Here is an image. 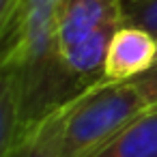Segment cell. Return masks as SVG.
Segmentation results:
<instances>
[{
  "instance_id": "obj_4",
  "label": "cell",
  "mask_w": 157,
  "mask_h": 157,
  "mask_svg": "<svg viewBox=\"0 0 157 157\" xmlns=\"http://www.w3.org/2000/svg\"><path fill=\"white\" fill-rule=\"evenodd\" d=\"M90 157H157V105L142 112Z\"/></svg>"
},
{
  "instance_id": "obj_3",
  "label": "cell",
  "mask_w": 157,
  "mask_h": 157,
  "mask_svg": "<svg viewBox=\"0 0 157 157\" xmlns=\"http://www.w3.org/2000/svg\"><path fill=\"white\" fill-rule=\"evenodd\" d=\"M108 26H123L121 0H65L58 17L60 54Z\"/></svg>"
},
{
  "instance_id": "obj_2",
  "label": "cell",
  "mask_w": 157,
  "mask_h": 157,
  "mask_svg": "<svg viewBox=\"0 0 157 157\" xmlns=\"http://www.w3.org/2000/svg\"><path fill=\"white\" fill-rule=\"evenodd\" d=\"M157 60V39L144 28L123 24L108 48L103 80L129 82L146 73Z\"/></svg>"
},
{
  "instance_id": "obj_7",
  "label": "cell",
  "mask_w": 157,
  "mask_h": 157,
  "mask_svg": "<svg viewBox=\"0 0 157 157\" xmlns=\"http://www.w3.org/2000/svg\"><path fill=\"white\" fill-rule=\"evenodd\" d=\"M133 82H136L138 88L144 93V97L148 99V103H151V105H157V60H155V65H153L146 73H142V75L136 78Z\"/></svg>"
},
{
  "instance_id": "obj_5",
  "label": "cell",
  "mask_w": 157,
  "mask_h": 157,
  "mask_svg": "<svg viewBox=\"0 0 157 157\" xmlns=\"http://www.w3.org/2000/svg\"><path fill=\"white\" fill-rule=\"evenodd\" d=\"M0 157H63V108L26 127L17 142Z\"/></svg>"
},
{
  "instance_id": "obj_6",
  "label": "cell",
  "mask_w": 157,
  "mask_h": 157,
  "mask_svg": "<svg viewBox=\"0 0 157 157\" xmlns=\"http://www.w3.org/2000/svg\"><path fill=\"white\" fill-rule=\"evenodd\" d=\"M123 24L144 28L157 39V0H121Z\"/></svg>"
},
{
  "instance_id": "obj_1",
  "label": "cell",
  "mask_w": 157,
  "mask_h": 157,
  "mask_svg": "<svg viewBox=\"0 0 157 157\" xmlns=\"http://www.w3.org/2000/svg\"><path fill=\"white\" fill-rule=\"evenodd\" d=\"M148 108L133 80L88 86L63 105V157H90Z\"/></svg>"
}]
</instances>
